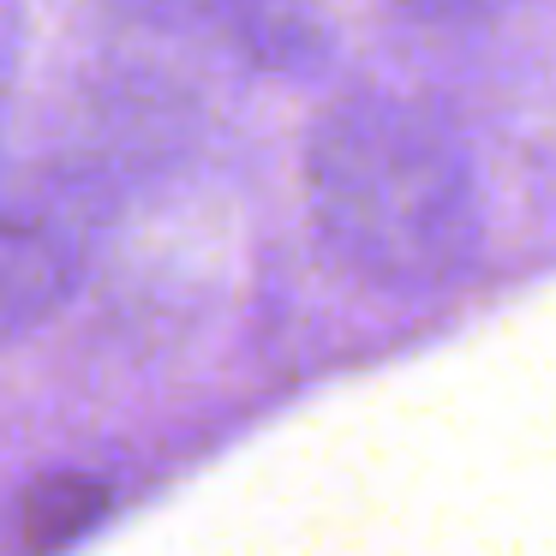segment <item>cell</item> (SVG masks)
<instances>
[{"label": "cell", "mask_w": 556, "mask_h": 556, "mask_svg": "<svg viewBox=\"0 0 556 556\" xmlns=\"http://www.w3.org/2000/svg\"><path fill=\"white\" fill-rule=\"evenodd\" d=\"M305 192L329 257L377 293L425 300L479 257V174L419 97L359 85L329 102L305 144Z\"/></svg>", "instance_id": "6da1fadb"}, {"label": "cell", "mask_w": 556, "mask_h": 556, "mask_svg": "<svg viewBox=\"0 0 556 556\" xmlns=\"http://www.w3.org/2000/svg\"><path fill=\"white\" fill-rule=\"evenodd\" d=\"M109 210V180L85 162H61L0 204V348L42 329L73 300Z\"/></svg>", "instance_id": "7a4b0ae2"}, {"label": "cell", "mask_w": 556, "mask_h": 556, "mask_svg": "<svg viewBox=\"0 0 556 556\" xmlns=\"http://www.w3.org/2000/svg\"><path fill=\"white\" fill-rule=\"evenodd\" d=\"M121 7L162 30L210 37L222 54L264 78H312L336 49L324 0H121Z\"/></svg>", "instance_id": "3957f363"}, {"label": "cell", "mask_w": 556, "mask_h": 556, "mask_svg": "<svg viewBox=\"0 0 556 556\" xmlns=\"http://www.w3.org/2000/svg\"><path fill=\"white\" fill-rule=\"evenodd\" d=\"M109 503H114V491L102 479H90V472H49V479H37L18 496V544L30 556L61 551V544L85 539L109 515Z\"/></svg>", "instance_id": "277c9868"}, {"label": "cell", "mask_w": 556, "mask_h": 556, "mask_svg": "<svg viewBox=\"0 0 556 556\" xmlns=\"http://www.w3.org/2000/svg\"><path fill=\"white\" fill-rule=\"evenodd\" d=\"M395 13L419 18L431 30H479V25H496L520 7V0H389Z\"/></svg>", "instance_id": "5b68a950"}]
</instances>
